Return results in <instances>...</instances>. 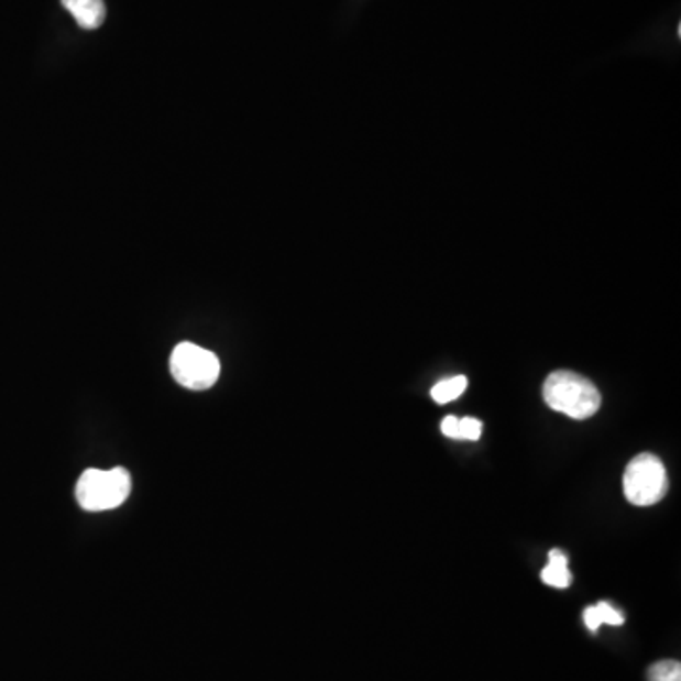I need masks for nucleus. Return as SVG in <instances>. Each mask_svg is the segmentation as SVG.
Here are the masks:
<instances>
[{
	"label": "nucleus",
	"mask_w": 681,
	"mask_h": 681,
	"mask_svg": "<svg viewBox=\"0 0 681 681\" xmlns=\"http://www.w3.org/2000/svg\"><path fill=\"white\" fill-rule=\"evenodd\" d=\"M649 681H681V664L678 661L655 662L649 668Z\"/></svg>",
	"instance_id": "9"
},
{
	"label": "nucleus",
	"mask_w": 681,
	"mask_h": 681,
	"mask_svg": "<svg viewBox=\"0 0 681 681\" xmlns=\"http://www.w3.org/2000/svg\"><path fill=\"white\" fill-rule=\"evenodd\" d=\"M171 373L178 385L189 391H209L220 377V360L199 344H176L171 354Z\"/></svg>",
	"instance_id": "4"
},
{
	"label": "nucleus",
	"mask_w": 681,
	"mask_h": 681,
	"mask_svg": "<svg viewBox=\"0 0 681 681\" xmlns=\"http://www.w3.org/2000/svg\"><path fill=\"white\" fill-rule=\"evenodd\" d=\"M481 430H483V425L477 418L465 417L460 420V439L477 441L481 438Z\"/></svg>",
	"instance_id": "10"
},
{
	"label": "nucleus",
	"mask_w": 681,
	"mask_h": 681,
	"mask_svg": "<svg viewBox=\"0 0 681 681\" xmlns=\"http://www.w3.org/2000/svg\"><path fill=\"white\" fill-rule=\"evenodd\" d=\"M543 398L553 411L575 420H585L598 413L602 396L598 388L573 372H554L546 378Z\"/></svg>",
	"instance_id": "1"
},
{
	"label": "nucleus",
	"mask_w": 681,
	"mask_h": 681,
	"mask_svg": "<svg viewBox=\"0 0 681 681\" xmlns=\"http://www.w3.org/2000/svg\"><path fill=\"white\" fill-rule=\"evenodd\" d=\"M131 494V475L125 468L86 470L76 483V502L86 512H109L122 506Z\"/></svg>",
	"instance_id": "2"
},
{
	"label": "nucleus",
	"mask_w": 681,
	"mask_h": 681,
	"mask_svg": "<svg viewBox=\"0 0 681 681\" xmlns=\"http://www.w3.org/2000/svg\"><path fill=\"white\" fill-rule=\"evenodd\" d=\"M541 580L549 587L568 589L572 585V573L568 570V557L560 549L549 551V564L541 572Z\"/></svg>",
	"instance_id": "6"
},
{
	"label": "nucleus",
	"mask_w": 681,
	"mask_h": 681,
	"mask_svg": "<svg viewBox=\"0 0 681 681\" xmlns=\"http://www.w3.org/2000/svg\"><path fill=\"white\" fill-rule=\"evenodd\" d=\"M465 388H468V378L464 375H459V377L439 381L430 394H432V399L436 404H449V402L460 398L464 394Z\"/></svg>",
	"instance_id": "8"
},
{
	"label": "nucleus",
	"mask_w": 681,
	"mask_h": 681,
	"mask_svg": "<svg viewBox=\"0 0 681 681\" xmlns=\"http://www.w3.org/2000/svg\"><path fill=\"white\" fill-rule=\"evenodd\" d=\"M623 493L635 506H653L668 493L667 468L659 457L641 452L630 460L623 475Z\"/></svg>",
	"instance_id": "3"
},
{
	"label": "nucleus",
	"mask_w": 681,
	"mask_h": 681,
	"mask_svg": "<svg viewBox=\"0 0 681 681\" xmlns=\"http://www.w3.org/2000/svg\"><path fill=\"white\" fill-rule=\"evenodd\" d=\"M583 620H585V625H587L591 633H598V628H601L602 625L620 627V625L625 623V617H623L619 609H615L612 604L601 602V604L589 606L587 609L583 612Z\"/></svg>",
	"instance_id": "7"
},
{
	"label": "nucleus",
	"mask_w": 681,
	"mask_h": 681,
	"mask_svg": "<svg viewBox=\"0 0 681 681\" xmlns=\"http://www.w3.org/2000/svg\"><path fill=\"white\" fill-rule=\"evenodd\" d=\"M63 7L73 14L76 23L86 31H94L102 25L107 18V8L102 0H62Z\"/></svg>",
	"instance_id": "5"
},
{
	"label": "nucleus",
	"mask_w": 681,
	"mask_h": 681,
	"mask_svg": "<svg viewBox=\"0 0 681 681\" xmlns=\"http://www.w3.org/2000/svg\"><path fill=\"white\" fill-rule=\"evenodd\" d=\"M441 432L446 433L447 438L460 439V418H443V422H441Z\"/></svg>",
	"instance_id": "11"
}]
</instances>
